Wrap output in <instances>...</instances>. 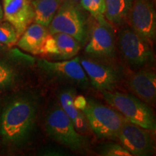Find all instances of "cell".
<instances>
[{"instance_id": "6da1fadb", "label": "cell", "mask_w": 156, "mask_h": 156, "mask_svg": "<svg viewBox=\"0 0 156 156\" xmlns=\"http://www.w3.org/2000/svg\"><path fill=\"white\" fill-rule=\"evenodd\" d=\"M37 106L27 97L14 99L6 106L0 117V135L8 145L19 146L27 142L34 131Z\"/></svg>"}, {"instance_id": "7a4b0ae2", "label": "cell", "mask_w": 156, "mask_h": 156, "mask_svg": "<svg viewBox=\"0 0 156 156\" xmlns=\"http://www.w3.org/2000/svg\"><path fill=\"white\" fill-rule=\"evenodd\" d=\"M107 103L126 120L151 132L156 129L153 110L137 97L119 91H101Z\"/></svg>"}, {"instance_id": "3957f363", "label": "cell", "mask_w": 156, "mask_h": 156, "mask_svg": "<svg viewBox=\"0 0 156 156\" xmlns=\"http://www.w3.org/2000/svg\"><path fill=\"white\" fill-rule=\"evenodd\" d=\"M82 112L85 114L90 129L98 137L116 140L125 118L114 108L93 99H87Z\"/></svg>"}, {"instance_id": "277c9868", "label": "cell", "mask_w": 156, "mask_h": 156, "mask_svg": "<svg viewBox=\"0 0 156 156\" xmlns=\"http://www.w3.org/2000/svg\"><path fill=\"white\" fill-rule=\"evenodd\" d=\"M45 127L49 137L72 151H79L87 147L86 138L76 129L69 117L58 104L48 113Z\"/></svg>"}, {"instance_id": "5b68a950", "label": "cell", "mask_w": 156, "mask_h": 156, "mask_svg": "<svg viewBox=\"0 0 156 156\" xmlns=\"http://www.w3.org/2000/svg\"><path fill=\"white\" fill-rule=\"evenodd\" d=\"M48 27L50 34H68L82 45L85 44L88 36V25L85 15L72 0H64Z\"/></svg>"}, {"instance_id": "8992f818", "label": "cell", "mask_w": 156, "mask_h": 156, "mask_svg": "<svg viewBox=\"0 0 156 156\" xmlns=\"http://www.w3.org/2000/svg\"><path fill=\"white\" fill-rule=\"evenodd\" d=\"M117 46L124 60L132 67H142L153 62V45L131 28L123 27L117 37Z\"/></svg>"}, {"instance_id": "52a82bcc", "label": "cell", "mask_w": 156, "mask_h": 156, "mask_svg": "<svg viewBox=\"0 0 156 156\" xmlns=\"http://www.w3.org/2000/svg\"><path fill=\"white\" fill-rule=\"evenodd\" d=\"M94 20L90 40L85 46V52L89 55L99 58H114L116 51V38L114 25L105 17Z\"/></svg>"}, {"instance_id": "ba28073f", "label": "cell", "mask_w": 156, "mask_h": 156, "mask_svg": "<svg viewBox=\"0 0 156 156\" xmlns=\"http://www.w3.org/2000/svg\"><path fill=\"white\" fill-rule=\"evenodd\" d=\"M126 21L136 34L153 45L156 36V13L152 0H134Z\"/></svg>"}, {"instance_id": "9c48e42d", "label": "cell", "mask_w": 156, "mask_h": 156, "mask_svg": "<svg viewBox=\"0 0 156 156\" xmlns=\"http://www.w3.org/2000/svg\"><path fill=\"white\" fill-rule=\"evenodd\" d=\"M151 132L125 119L117 140L132 155H148L154 149V140Z\"/></svg>"}, {"instance_id": "30bf717a", "label": "cell", "mask_w": 156, "mask_h": 156, "mask_svg": "<svg viewBox=\"0 0 156 156\" xmlns=\"http://www.w3.org/2000/svg\"><path fill=\"white\" fill-rule=\"evenodd\" d=\"M79 56L64 61H49L46 58L38 60V67L47 75L61 80L86 87L89 79L80 62Z\"/></svg>"}, {"instance_id": "8fae6325", "label": "cell", "mask_w": 156, "mask_h": 156, "mask_svg": "<svg viewBox=\"0 0 156 156\" xmlns=\"http://www.w3.org/2000/svg\"><path fill=\"white\" fill-rule=\"evenodd\" d=\"M80 62L95 88L101 91L114 90L121 80L120 73L116 68L89 58H80Z\"/></svg>"}, {"instance_id": "7c38bea8", "label": "cell", "mask_w": 156, "mask_h": 156, "mask_svg": "<svg viewBox=\"0 0 156 156\" xmlns=\"http://www.w3.org/2000/svg\"><path fill=\"white\" fill-rule=\"evenodd\" d=\"M82 44L77 39L63 33L48 34L44 41L40 55L56 60H67L75 57Z\"/></svg>"}, {"instance_id": "4fadbf2b", "label": "cell", "mask_w": 156, "mask_h": 156, "mask_svg": "<svg viewBox=\"0 0 156 156\" xmlns=\"http://www.w3.org/2000/svg\"><path fill=\"white\" fill-rule=\"evenodd\" d=\"M3 15L5 20L12 25L17 36L23 34L34 21L35 12L30 0H2Z\"/></svg>"}, {"instance_id": "5bb4252c", "label": "cell", "mask_w": 156, "mask_h": 156, "mask_svg": "<svg viewBox=\"0 0 156 156\" xmlns=\"http://www.w3.org/2000/svg\"><path fill=\"white\" fill-rule=\"evenodd\" d=\"M129 90L138 98L153 106L156 98V74L150 69H140L128 76Z\"/></svg>"}, {"instance_id": "9a60e30c", "label": "cell", "mask_w": 156, "mask_h": 156, "mask_svg": "<svg viewBox=\"0 0 156 156\" xmlns=\"http://www.w3.org/2000/svg\"><path fill=\"white\" fill-rule=\"evenodd\" d=\"M48 34L49 32L46 27L36 23H31L20 36L16 44L25 51L39 55L44 41Z\"/></svg>"}, {"instance_id": "2e32d148", "label": "cell", "mask_w": 156, "mask_h": 156, "mask_svg": "<svg viewBox=\"0 0 156 156\" xmlns=\"http://www.w3.org/2000/svg\"><path fill=\"white\" fill-rule=\"evenodd\" d=\"M77 93L74 89H66L58 95L60 106L73 122L76 129L81 134H87L90 131L88 123L85 114L74 105V98Z\"/></svg>"}, {"instance_id": "e0dca14e", "label": "cell", "mask_w": 156, "mask_h": 156, "mask_svg": "<svg viewBox=\"0 0 156 156\" xmlns=\"http://www.w3.org/2000/svg\"><path fill=\"white\" fill-rule=\"evenodd\" d=\"M134 0H105L104 17L114 26H122L126 19Z\"/></svg>"}, {"instance_id": "ac0fdd59", "label": "cell", "mask_w": 156, "mask_h": 156, "mask_svg": "<svg viewBox=\"0 0 156 156\" xmlns=\"http://www.w3.org/2000/svg\"><path fill=\"white\" fill-rule=\"evenodd\" d=\"M64 0H33L34 22L48 27Z\"/></svg>"}, {"instance_id": "d6986e66", "label": "cell", "mask_w": 156, "mask_h": 156, "mask_svg": "<svg viewBox=\"0 0 156 156\" xmlns=\"http://www.w3.org/2000/svg\"><path fill=\"white\" fill-rule=\"evenodd\" d=\"M17 78L16 70L8 62L0 60V89L9 88Z\"/></svg>"}, {"instance_id": "ffe728a7", "label": "cell", "mask_w": 156, "mask_h": 156, "mask_svg": "<svg viewBox=\"0 0 156 156\" xmlns=\"http://www.w3.org/2000/svg\"><path fill=\"white\" fill-rule=\"evenodd\" d=\"M18 38L16 30L10 23L7 21L0 23V43L10 46L16 44Z\"/></svg>"}, {"instance_id": "44dd1931", "label": "cell", "mask_w": 156, "mask_h": 156, "mask_svg": "<svg viewBox=\"0 0 156 156\" xmlns=\"http://www.w3.org/2000/svg\"><path fill=\"white\" fill-rule=\"evenodd\" d=\"M80 5L84 9L90 13L94 19L104 17L105 0H80Z\"/></svg>"}, {"instance_id": "7402d4cb", "label": "cell", "mask_w": 156, "mask_h": 156, "mask_svg": "<svg viewBox=\"0 0 156 156\" xmlns=\"http://www.w3.org/2000/svg\"><path fill=\"white\" fill-rule=\"evenodd\" d=\"M100 155L103 156H132L121 145L115 143L106 144L101 147Z\"/></svg>"}, {"instance_id": "603a6c76", "label": "cell", "mask_w": 156, "mask_h": 156, "mask_svg": "<svg viewBox=\"0 0 156 156\" xmlns=\"http://www.w3.org/2000/svg\"><path fill=\"white\" fill-rule=\"evenodd\" d=\"M87 99L84 98L83 95H76L75 98H74V105L76 108L80 109V110H83L86 106Z\"/></svg>"}, {"instance_id": "cb8c5ba5", "label": "cell", "mask_w": 156, "mask_h": 156, "mask_svg": "<svg viewBox=\"0 0 156 156\" xmlns=\"http://www.w3.org/2000/svg\"><path fill=\"white\" fill-rule=\"evenodd\" d=\"M3 17H4V15H3V9H2V7L1 3H0V22H1V21L2 20Z\"/></svg>"}, {"instance_id": "d4e9b609", "label": "cell", "mask_w": 156, "mask_h": 156, "mask_svg": "<svg viewBox=\"0 0 156 156\" xmlns=\"http://www.w3.org/2000/svg\"><path fill=\"white\" fill-rule=\"evenodd\" d=\"M5 47H6L5 45L2 44V43H0V50H2V49H4V48H5Z\"/></svg>"}, {"instance_id": "484cf974", "label": "cell", "mask_w": 156, "mask_h": 156, "mask_svg": "<svg viewBox=\"0 0 156 156\" xmlns=\"http://www.w3.org/2000/svg\"><path fill=\"white\" fill-rule=\"evenodd\" d=\"M75 1H78V0H75Z\"/></svg>"}]
</instances>
